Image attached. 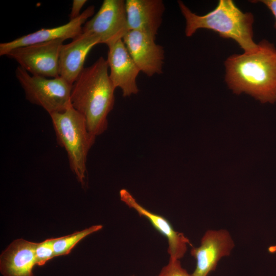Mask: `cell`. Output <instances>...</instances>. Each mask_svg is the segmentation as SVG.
Returning <instances> with one entry per match:
<instances>
[{"instance_id":"obj_1","label":"cell","mask_w":276,"mask_h":276,"mask_svg":"<svg viewBox=\"0 0 276 276\" xmlns=\"http://www.w3.org/2000/svg\"><path fill=\"white\" fill-rule=\"evenodd\" d=\"M225 81L236 94L246 93L262 103L276 102V48L266 39L252 51L229 56Z\"/></svg>"},{"instance_id":"obj_2","label":"cell","mask_w":276,"mask_h":276,"mask_svg":"<svg viewBox=\"0 0 276 276\" xmlns=\"http://www.w3.org/2000/svg\"><path fill=\"white\" fill-rule=\"evenodd\" d=\"M108 68L106 59L100 57L84 68L72 87V106L83 116L89 131L95 136L107 129V117L114 104L116 88Z\"/></svg>"},{"instance_id":"obj_3","label":"cell","mask_w":276,"mask_h":276,"mask_svg":"<svg viewBox=\"0 0 276 276\" xmlns=\"http://www.w3.org/2000/svg\"><path fill=\"white\" fill-rule=\"evenodd\" d=\"M178 4L185 19L187 37H191L200 29H206L221 37L235 40L244 52L257 48L258 43L254 40L253 14L242 12L233 1L219 0L215 9L203 15L193 12L181 1Z\"/></svg>"},{"instance_id":"obj_4","label":"cell","mask_w":276,"mask_h":276,"mask_svg":"<svg viewBox=\"0 0 276 276\" xmlns=\"http://www.w3.org/2000/svg\"><path fill=\"white\" fill-rule=\"evenodd\" d=\"M50 116L57 143L65 149L70 169L83 186L88 154L96 136L89 131L83 116L72 106Z\"/></svg>"},{"instance_id":"obj_5","label":"cell","mask_w":276,"mask_h":276,"mask_svg":"<svg viewBox=\"0 0 276 276\" xmlns=\"http://www.w3.org/2000/svg\"><path fill=\"white\" fill-rule=\"evenodd\" d=\"M15 76L26 99L30 103L42 107L50 115L63 112L72 106V85L61 77L47 78L31 75L20 66L16 68Z\"/></svg>"},{"instance_id":"obj_6","label":"cell","mask_w":276,"mask_h":276,"mask_svg":"<svg viewBox=\"0 0 276 276\" xmlns=\"http://www.w3.org/2000/svg\"><path fill=\"white\" fill-rule=\"evenodd\" d=\"M63 39H56L15 48L6 56L33 76L56 78L59 75V56Z\"/></svg>"},{"instance_id":"obj_7","label":"cell","mask_w":276,"mask_h":276,"mask_svg":"<svg viewBox=\"0 0 276 276\" xmlns=\"http://www.w3.org/2000/svg\"><path fill=\"white\" fill-rule=\"evenodd\" d=\"M128 31L124 0H104L97 13L82 29V33L96 37L100 43L107 47L123 39Z\"/></svg>"},{"instance_id":"obj_8","label":"cell","mask_w":276,"mask_h":276,"mask_svg":"<svg viewBox=\"0 0 276 276\" xmlns=\"http://www.w3.org/2000/svg\"><path fill=\"white\" fill-rule=\"evenodd\" d=\"M123 40L141 72L148 77L163 73L165 51L155 39L140 31H129Z\"/></svg>"},{"instance_id":"obj_9","label":"cell","mask_w":276,"mask_h":276,"mask_svg":"<svg viewBox=\"0 0 276 276\" xmlns=\"http://www.w3.org/2000/svg\"><path fill=\"white\" fill-rule=\"evenodd\" d=\"M234 246V241L226 230L206 231L200 246L191 250V255L197 262L192 276H207L216 269L221 258L229 255Z\"/></svg>"},{"instance_id":"obj_10","label":"cell","mask_w":276,"mask_h":276,"mask_svg":"<svg viewBox=\"0 0 276 276\" xmlns=\"http://www.w3.org/2000/svg\"><path fill=\"white\" fill-rule=\"evenodd\" d=\"M107 62L110 79L116 88L122 90L124 97L137 94L136 78L141 72L129 54L123 39L108 47Z\"/></svg>"},{"instance_id":"obj_11","label":"cell","mask_w":276,"mask_h":276,"mask_svg":"<svg viewBox=\"0 0 276 276\" xmlns=\"http://www.w3.org/2000/svg\"><path fill=\"white\" fill-rule=\"evenodd\" d=\"M95 13L94 6H90L75 19L62 26L41 29L12 41L0 43V56L6 55L11 50L20 47L56 39H73L82 32L83 26Z\"/></svg>"},{"instance_id":"obj_12","label":"cell","mask_w":276,"mask_h":276,"mask_svg":"<svg viewBox=\"0 0 276 276\" xmlns=\"http://www.w3.org/2000/svg\"><path fill=\"white\" fill-rule=\"evenodd\" d=\"M120 197L128 206L134 209L140 216L148 220L152 226L167 238L170 259L180 260L183 257L188 245H192L189 239L183 233L175 231L170 222L164 217L154 213L141 205L126 189L120 190Z\"/></svg>"},{"instance_id":"obj_13","label":"cell","mask_w":276,"mask_h":276,"mask_svg":"<svg viewBox=\"0 0 276 276\" xmlns=\"http://www.w3.org/2000/svg\"><path fill=\"white\" fill-rule=\"evenodd\" d=\"M129 31H137L156 39L165 10L162 0L125 1Z\"/></svg>"},{"instance_id":"obj_14","label":"cell","mask_w":276,"mask_h":276,"mask_svg":"<svg viewBox=\"0 0 276 276\" xmlns=\"http://www.w3.org/2000/svg\"><path fill=\"white\" fill-rule=\"evenodd\" d=\"M100 44L96 37L82 33L67 44H63L59 56V75L73 85L84 69L86 57L90 50Z\"/></svg>"},{"instance_id":"obj_15","label":"cell","mask_w":276,"mask_h":276,"mask_svg":"<svg viewBox=\"0 0 276 276\" xmlns=\"http://www.w3.org/2000/svg\"><path fill=\"white\" fill-rule=\"evenodd\" d=\"M36 245V243L23 239L13 241L1 255V273L4 276H33Z\"/></svg>"},{"instance_id":"obj_16","label":"cell","mask_w":276,"mask_h":276,"mask_svg":"<svg viewBox=\"0 0 276 276\" xmlns=\"http://www.w3.org/2000/svg\"><path fill=\"white\" fill-rule=\"evenodd\" d=\"M102 227L101 225H95L67 236L54 238L53 248L55 257L68 254L80 240L87 236L101 229Z\"/></svg>"},{"instance_id":"obj_17","label":"cell","mask_w":276,"mask_h":276,"mask_svg":"<svg viewBox=\"0 0 276 276\" xmlns=\"http://www.w3.org/2000/svg\"><path fill=\"white\" fill-rule=\"evenodd\" d=\"M53 242L54 238H51L40 243H36L35 257L37 265L42 266L47 261L55 257Z\"/></svg>"},{"instance_id":"obj_18","label":"cell","mask_w":276,"mask_h":276,"mask_svg":"<svg viewBox=\"0 0 276 276\" xmlns=\"http://www.w3.org/2000/svg\"><path fill=\"white\" fill-rule=\"evenodd\" d=\"M157 276H192L181 265L180 260L169 259Z\"/></svg>"},{"instance_id":"obj_19","label":"cell","mask_w":276,"mask_h":276,"mask_svg":"<svg viewBox=\"0 0 276 276\" xmlns=\"http://www.w3.org/2000/svg\"><path fill=\"white\" fill-rule=\"evenodd\" d=\"M86 2V0L73 1L71 11L69 14L70 20L75 19L80 15L81 10Z\"/></svg>"},{"instance_id":"obj_20","label":"cell","mask_w":276,"mask_h":276,"mask_svg":"<svg viewBox=\"0 0 276 276\" xmlns=\"http://www.w3.org/2000/svg\"><path fill=\"white\" fill-rule=\"evenodd\" d=\"M264 4L271 12L275 18V24L274 27L276 28V0H261L256 1Z\"/></svg>"},{"instance_id":"obj_21","label":"cell","mask_w":276,"mask_h":276,"mask_svg":"<svg viewBox=\"0 0 276 276\" xmlns=\"http://www.w3.org/2000/svg\"><path fill=\"white\" fill-rule=\"evenodd\" d=\"M268 251L270 253L276 252V245L271 246L268 248Z\"/></svg>"},{"instance_id":"obj_22","label":"cell","mask_w":276,"mask_h":276,"mask_svg":"<svg viewBox=\"0 0 276 276\" xmlns=\"http://www.w3.org/2000/svg\"><path fill=\"white\" fill-rule=\"evenodd\" d=\"M131 276H134V275H131Z\"/></svg>"}]
</instances>
